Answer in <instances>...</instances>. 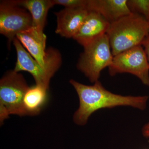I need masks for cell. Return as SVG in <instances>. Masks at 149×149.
<instances>
[{
    "mask_svg": "<svg viewBox=\"0 0 149 149\" xmlns=\"http://www.w3.org/2000/svg\"><path fill=\"white\" fill-rule=\"evenodd\" d=\"M108 68L111 76L130 73L139 78L144 85L149 86V63L142 45L136 46L114 56Z\"/></svg>",
    "mask_w": 149,
    "mask_h": 149,
    "instance_id": "8992f818",
    "label": "cell"
},
{
    "mask_svg": "<svg viewBox=\"0 0 149 149\" xmlns=\"http://www.w3.org/2000/svg\"><path fill=\"white\" fill-rule=\"evenodd\" d=\"M85 8H65L55 13L57 18L56 32L63 37L73 39L88 15Z\"/></svg>",
    "mask_w": 149,
    "mask_h": 149,
    "instance_id": "ba28073f",
    "label": "cell"
},
{
    "mask_svg": "<svg viewBox=\"0 0 149 149\" xmlns=\"http://www.w3.org/2000/svg\"><path fill=\"white\" fill-rule=\"evenodd\" d=\"M33 27L32 15L25 8L15 5L10 1L0 5V33L13 42L19 33Z\"/></svg>",
    "mask_w": 149,
    "mask_h": 149,
    "instance_id": "52a82bcc",
    "label": "cell"
},
{
    "mask_svg": "<svg viewBox=\"0 0 149 149\" xmlns=\"http://www.w3.org/2000/svg\"><path fill=\"white\" fill-rule=\"evenodd\" d=\"M16 49L17 59L14 70L27 71L30 73L36 83L49 89L51 78L61 64V56L57 50L50 48V56L47 65L43 66L36 61L15 37L13 41Z\"/></svg>",
    "mask_w": 149,
    "mask_h": 149,
    "instance_id": "277c9868",
    "label": "cell"
},
{
    "mask_svg": "<svg viewBox=\"0 0 149 149\" xmlns=\"http://www.w3.org/2000/svg\"><path fill=\"white\" fill-rule=\"evenodd\" d=\"M29 88L21 73L9 71L0 81L1 124L10 115L25 116L23 100Z\"/></svg>",
    "mask_w": 149,
    "mask_h": 149,
    "instance_id": "3957f363",
    "label": "cell"
},
{
    "mask_svg": "<svg viewBox=\"0 0 149 149\" xmlns=\"http://www.w3.org/2000/svg\"><path fill=\"white\" fill-rule=\"evenodd\" d=\"M143 136L146 138H149V122L144 125L142 129Z\"/></svg>",
    "mask_w": 149,
    "mask_h": 149,
    "instance_id": "e0dca14e",
    "label": "cell"
},
{
    "mask_svg": "<svg viewBox=\"0 0 149 149\" xmlns=\"http://www.w3.org/2000/svg\"><path fill=\"white\" fill-rule=\"evenodd\" d=\"M127 0H87L86 9L100 14L110 24L131 13Z\"/></svg>",
    "mask_w": 149,
    "mask_h": 149,
    "instance_id": "8fae6325",
    "label": "cell"
},
{
    "mask_svg": "<svg viewBox=\"0 0 149 149\" xmlns=\"http://www.w3.org/2000/svg\"><path fill=\"white\" fill-rule=\"evenodd\" d=\"M54 5L63 6L65 8H86L87 0H53Z\"/></svg>",
    "mask_w": 149,
    "mask_h": 149,
    "instance_id": "9a60e30c",
    "label": "cell"
},
{
    "mask_svg": "<svg viewBox=\"0 0 149 149\" xmlns=\"http://www.w3.org/2000/svg\"><path fill=\"white\" fill-rule=\"evenodd\" d=\"M106 34L114 56L142 45L149 35V22L141 15L130 13L110 24Z\"/></svg>",
    "mask_w": 149,
    "mask_h": 149,
    "instance_id": "7a4b0ae2",
    "label": "cell"
},
{
    "mask_svg": "<svg viewBox=\"0 0 149 149\" xmlns=\"http://www.w3.org/2000/svg\"><path fill=\"white\" fill-rule=\"evenodd\" d=\"M127 4L131 13L141 15L149 21V0H127Z\"/></svg>",
    "mask_w": 149,
    "mask_h": 149,
    "instance_id": "5bb4252c",
    "label": "cell"
},
{
    "mask_svg": "<svg viewBox=\"0 0 149 149\" xmlns=\"http://www.w3.org/2000/svg\"><path fill=\"white\" fill-rule=\"evenodd\" d=\"M15 5L25 8L32 15L33 27L43 32L49 10L54 5L53 0L10 1Z\"/></svg>",
    "mask_w": 149,
    "mask_h": 149,
    "instance_id": "7c38bea8",
    "label": "cell"
},
{
    "mask_svg": "<svg viewBox=\"0 0 149 149\" xmlns=\"http://www.w3.org/2000/svg\"><path fill=\"white\" fill-rule=\"evenodd\" d=\"M146 54L149 65V35L146 38L142 45Z\"/></svg>",
    "mask_w": 149,
    "mask_h": 149,
    "instance_id": "2e32d148",
    "label": "cell"
},
{
    "mask_svg": "<svg viewBox=\"0 0 149 149\" xmlns=\"http://www.w3.org/2000/svg\"><path fill=\"white\" fill-rule=\"evenodd\" d=\"M16 38L41 65H47L50 56V49L46 50L47 37L44 32H40L33 27L18 34Z\"/></svg>",
    "mask_w": 149,
    "mask_h": 149,
    "instance_id": "30bf717a",
    "label": "cell"
},
{
    "mask_svg": "<svg viewBox=\"0 0 149 149\" xmlns=\"http://www.w3.org/2000/svg\"><path fill=\"white\" fill-rule=\"evenodd\" d=\"M113 58L109 40L105 34L84 47L77 68L94 83L98 81L103 70L111 65Z\"/></svg>",
    "mask_w": 149,
    "mask_h": 149,
    "instance_id": "5b68a950",
    "label": "cell"
},
{
    "mask_svg": "<svg viewBox=\"0 0 149 149\" xmlns=\"http://www.w3.org/2000/svg\"><path fill=\"white\" fill-rule=\"evenodd\" d=\"M79 97L80 105L74 113L73 120L77 125H85L90 116L102 109L118 106H129L140 110L146 107L147 96H122L105 89L100 81L92 85H84L73 80L70 81Z\"/></svg>",
    "mask_w": 149,
    "mask_h": 149,
    "instance_id": "6da1fadb",
    "label": "cell"
},
{
    "mask_svg": "<svg viewBox=\"0 0 149 149\" xmlns=\"http://www.w3.org/2000/svg\"><path fill=\"white\" fill-rule=\"evenodd\" d=\"M47 89L36 85L27 90L23 100L25 115L39 114L47 100Z\"/></svg>",
    "mask_w": 149,
    "mask_h": 149,
    "instance_id": "4fadbf2b",
    "label": "cell"
},
{
    "mask_svg": "<svg viewBox=\"0 0 149 149\" xmlns=\"http://www.w3.org/2000/svg\"><path fill=\"white\" fill-rule=\"evenodd\" d=\"M148 22H149V21Z\"/></svg>",
    "mask_w": 149,
    "mask_h": 149,
    "instance_id": "ac0fdd59",
    "label": "cell"
},
{
    "mask_svg": "<svg viewBox=\"0 0 149 149\" xmlns=\"http://www.w3.org/2000/svg\"><path fill=\"white\" fill-rule=\"evenodd\" d=\"M109 25V22L100 14L89 11L85 21L73 39L84 47L106 34Z\"/></svg>",
    "mask_w": 149,
    "mask_h": 149,
    "instance_id": "9c48e42d",
    "label": "cell"
}]
</instances>
